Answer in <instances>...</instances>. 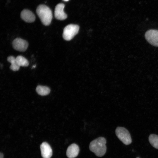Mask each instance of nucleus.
Here are the masks:
<instances>
[{"label":"nucleus","mask_w":158,"mask_h":158,"mask_svg":"<svg viewBox=\"0 0 158 158\" xmlns=\"http://www.w3.org/2000/svg\"><path fill=\"white\" fill-rule=\"evenodd\" d=\"M106 140L103 137H99L92 141L89 145V149L97 156L101 157L106 152Z\"/></svg>","instance_id":"nucleus-1"},{"label":"nucleus","mask_w":158,"mask_h":158,"mask_svg":"<svg viewBox=\"0 0 158 158\" xmlns=\"http://www.w3.org/2000/svg\"><path fill=\"white\" fill-rule=\"evenodd\" d=\"M36 11L43 25L48 26L50 24L52 18V14L48 7L44 5H40L37 7Z\"/></svg>","instance_id":"nucleus-2"},{"label":"nucleus","mask_w":158,"mask_h":158,"mask_svg":"<svg viewBox=\"0 0 158 158\" xmlns=\"http://www.w3.org/2000/svg\"><path fill=\"white\" fill-rule=\"evenodd\" d=\"M115 133L118 138L124 144L128 145L132 142L130 134L125 128L118 127L115 130Z\"/></svg>","instance_id":"nucleus-3"},{"label":"nucleus","mask_w":158,"mask_h":158,"mask_svg":"<svg viewBox=\"0 0 158 158\" xmlns=\"http://www.w3.org/2000/svg\"><path fill=\"white\" fill-rule=\"evenodd\" d=\"M78 25L75 24H69L63 29V37L66 40H71L78 33L79 30Z\"/></svg>","instance_id":"nucleus-4"},{"label":"nucleus","mask_w":158,"mask_h":158,"mask_svg":"<svg viewBox=\"0 0 158 158\" xmlns=\"http://www.w3.org/2000/svg\"><path fill=\"white\" fill-rule=\"evenodd\" d=\"M145 37L151 45L158 47V30L151 29L147 30L145 33Z\"/></svg>","instance_id":"nucleus-5"},{"label":"nucleus","mask_w":158,"mask_h":158,"mask_svg":"<svg viewBox=\"0 0 158 158\" xmlns=\"http://www.w3.org/2000/svg\"><path fill=\"white\" fill-rule=\"evenodd\" d=\"M12 45L15 49L21 52L25 51L28 47V43L26 41L18 38L13 40Z\"/></svg>","instance_id":"nucleus-6"},{"label":"nucleus","mask_w":158,"mask_h":158,"mask_svg":"<svg viewBox=\"0 0 158 158\" xmlns=\"http://www.w3.org/2000/svg\"><path fill=\"white\" fill-rule=\"evenodd\" d=\"M65 5L62 3L58 4L55 7L54 16L58 20H63L66 19L67 15L64 11Z\"/></svg>","instance_id":"nucleus-7"},{"label":"nucleus","mask_w":158,"mask_h":158,"mask_svg":"<svg viewBox=\"0 0 158 158\" xmlns=\"http://www.w3.org/2000/svg\"><path fill=\"white\" fill-rule=\"evenodd\" d=\"M42 157L43 158H50L52 154V149L50 145L46 142H43L40 146Z\"/></svg>","instance_id":"nucleus-8"},{"label":"nucleus","mask_w":158,"mask_h":158,"mask_svg":"<svg viewBox=\"0 0 158 158\" xmlns=\"http://www.w3.org/2000/svg\"><path fill=\"white\" fill-rule=\"evenodd\" d=\"M79 152V146L75 144H72L68 147L66 154L68 158H74L76 157Z\"/></svg>","instance_id":"nucleus-9"},{"label":"nucleus","mask_w":158,"mask_h":158,"mask_svg":"<svg viewBox=\"0 0 158 158\" xmlns=\"http://www.w3.org/2000/svg\"><path fill=\"white\" fill-rule=\"evenodd\" d=\"M20 16L23 20L28 23L33 22L35 18L34 14L31 11L27 9L24 10L21 12Z\"/></svg>","instance_id":"nucleus-10"},{"label":"nucleus","mask_w":158,"mask_h":158,"mask_svg":"<svg viewBox=\"0 0 158 158\" xmlns=\"http://www.w3.org/2000/svg\"><path fill=\"white\" fill-rule=\"evenodd\" d=\"M7 60L11 63L10 68L11 70L16 71L19 70L20 66L18 64L16 58L12 56H10L8 57Z\"/></svg>","instance_id":"nucleus-11"},{"label":"nucleus","mask_w":158,"mask_h":158,"mask_svg":"<svg viewBox=\"0 0 158 158\" xmlns=\"http://www.w3.org/2000/svg\"><path fill=\"white\" fill-rule=\"evenodd\" d=\"M36 91L38 94L42 96H45L49 93L50 90L47 87L38 85L36 87Z\"/></svg>","instance_id":"nucleus-12"},{"label":"nucleus","mask_w":158,"mask_h":158,"mask_svg":"<svg viewBox=\"0 0 158 158\" xmlns=\"http://www.w3.org/2000/svg\"><path fill=\"white\" fill-rule=\"evenodd\" d=\"M149 140L153 147L158 149V135L154 134H151L149 137Z\"/></svg>","instance_id":"nucleus-13"},{"label":"nucleus","mask_w":158,"mask_h":158,"mask_svg":"<svg viewBox=\"0 0 158 158\" xmlns=\"http://www.w3.org/2000/svg\"><path fill=\"white\" fill-rule=\"evenodd\" d=\"M16 59L18 64L20 66L26 67L29 65V62L28 61L22 56H18L16 58Z\"/></svg>","instance_id":"nucleus-14"},{"label":"nucleus","mask_w":158,"mask_h":158,"mask_svg":"<svg viewBox=\"0 0 158 158\" xmlns=\"http://www.w3.org/2000/svg\"><path fill=\"white\" fill-rule=\"evenodd\" d=\"M4 155L3 153H1L0 154V158H3Z\"/></svg>","instance_id":"nucleus-15"},{"label":"nucleus","mask_w":158,"mask_h":158,"mask_svg":"<svg viewBox=\"0 0 158 158\" xmlns=\"http://www.w3.org/2000/svg\"><path fill=\"white\" fill-rule=\"evenodd\" d=\"M63 1H68L69 0H63Z\"/></svg>","instance_id":"nucleus-16"},{"label":"nucleus","mask_w":158,"mask_h":158,"mask_svg":"<svg viewBox=\"0 0 158 158\" xmlns=\"http://www.w3.org/2000/svg\"><path fill=\"white\" fill-rule=\"evenodd\" d=\"M136 158H139V157H137Z\"/></svg>","instance_id":"nucleus-17"}]
</instances>
